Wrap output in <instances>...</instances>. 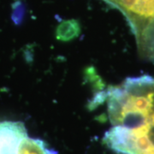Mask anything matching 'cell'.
<instances>
[{"mask_svg":"<svg viewBox=\"0 0 154 154\" xmlns=\"http://www.w3.org/2000/svg\"><path fill=\"white\" fill-rule=\"evenodd\" d=\"M79 32L78 24L75 21L66 22L60 25L57 31V37L61 39H69L75 36V33Z\"/></svg>","mask_w":154,"mask_h":154,"instance_id":"5","label":"cell"},{"mask_svg":"<svg viewBox=\"0 0 154 154\" xmlns=\"http://www.w3.org/2000/svg\"><path fill=\"white\" fill-rule=\"evenodd\" d=\"M99 99L107 103L112 125L104 143L120 154H154V77L128 78Z\"/></svg>","mask_w":154,"mask_h":154,"instance_id":"1","label":"cell"},{"mask_svg":"<svg viewBox=\"0 0 154 154\" xmlns=\"http://www.w3.org/2000/svg\"><path fill=\"white\" fill-rule=\"evenodd\" d=\"M27 137L22 122L0 121V154H18L20 145Z\"/></svg>","mask_w":154,"mask_h":154,"instance_id":"3","label":"cell"},{"mask_svg":"<svg viewBox=\"0 0 154 154\" xmlns=\"http://www.w3.org/2000/svg\"><path fill=\"white\" fill-rule=\"evenodd\" d=\"M18 154H50V152L41 140L27 137L20 145Z\"/></svg>","mask_w":154,"mask_h":154,"instance_id":"4","label":"cell"},{"mask_svg":"<svg viewBox=\"0 0 154 154\" xmlns=\"http://www.w3.org/2000/svg\"><path fill=\"white\" fill-rule=\"evenodd\" d=\"M122 13L141 49L154 30V0H103Z\"/></svg>","mask_w":154,"mask_h":154,"instance_id":"2","label":"cell"}]
</instances>
